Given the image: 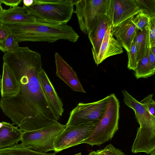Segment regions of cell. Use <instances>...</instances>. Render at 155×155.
<instances>
[{"label":"cell","instance_id":"obj_25","mask_svg":"<svg viewBox=\"0 0 155 155\" xmlns=\"http://www.w3.org/2000/svg\"><path fill=\"white\" fill-rule=\"evenodd\" d=\"M153 95L152 94L148 95L140 102L152 115L155 117V102L153 99Z\"/></svg>","mask_w":155,"mask_h":155},{"label":"cell","instance_id":"obj_14","mask_svg":"<svg viewBox=\"0 0 155 155\" xmlns=\"http://www.w3.org/2000/svg\"><path fill=\"white\" fill-rule=\"evenodd\" d=\"M112 24L106 14L102 17L88 34V37L92 45L93 58L98 54L107 30L112 27Z\"/></svg>","mask_w":155,"mask_h":155},{"label":"cell","instance_id":"obj_5","mask_svg":"<svg viewBox=\"0 0 155 155\" xmlns=\"http://www.w3.org/2000/svg\"><path fill=\"white\" fill-rule=\"evenodd\" d=\"M66 127L59 122L38 130L23 132L21 140L25 147L43 153L54 150V141Z\"/></svg>","mask_w":155,"mask_h":155},{"label":"cell","instance_id":"obj_9","mask_svg":"<svg viewBox=\"0 0 155 155\" xmlns=\"http://www.w3.org/2000/svg\"><path fill=\"white\" fill-rule=\"evenodd\" d=\"M142 11L135 0H108L106 15L113 27Z\"/></svg>","mask_w":155,"mask_h":155},{"label":"cell","instance_id":"obj_24","mask_svg":"<svg viewBox=\"0 0 155 155\" xmlns=\"http://www.w3.org/2000/svg\"><path fill=\"white\" fill-rule=\"evenodd\" d=\"M18 43L13 36L10 34L4 41L3 52L4 53L10 52L18 48Z\"/></svg>","mask_w":155,"mask_h":155},{"label":"cell","instance_id":"obj_16","mask_svg":"<svg viewBox=\"0 0 155 155\" xmlns=\"http://www.w3.org/2000/svg\"><path fill=\"white\" fill-rule=\"evenodd\" d=\"M0 88L2 98L14 96L18 94L19 89L18 82L13 72L4 63Z\"/></svg>","mask_w":155,"mask_h":155},{"label":"cell","instance_id":"obj_18","mask_svg":"<svg viewBox=\"0 0 155 155\" xmlns=\"http://www.w3.org/2000/svg\"><path fill=\"white\" fill-rule=\"evenodd\" d=\"M134 39L137 49V60L138 63L144 56L150 48L148 25L142 31L137 29Z\"/></svg>","mask_w":155,"mask_h":155},{"label":"cell","instance_id":"obj_32","mask_svg":"<svg viewBox=\"0 0 155 155\" xmlns=\"http://www.w3.org/2000/svg\"><path fill=\"white\" fill-rule=\"evenodd\" d=\"M150 48L153 53L155 55V45L152 46Z\"/></svg>","mask_w":155,"mask_h":155},{"label":"cell","instance_id":"obj_26","mask_svg":"<svg viewBox=\"0 0 155 155\" xmlns=\"http://www.w3.org/2000/svg\"><path fill=\"white\" fill-rule=\"evenodd\" d=\"M148 26L150 47L155 45V16L150 17Z\"/></svg>","mask_w":155,"mask_h":155},{"label":"cell","instance_id":"obj_23","mask_svg":"<svg viewBox=\"0 0 155 155\" xmlns=\"http://www.w3.org/2000/svg\"><path fill=\"white\" fill-rule=\"evenodd\" d=\"M128 57L127 68L129 70L134 71L137 64V49L134 40L132 42L130 51L127 52Z\"/></svg>","mask_w":155,"mask_h":155},{"label":"cell","instance_id":"obj_38","mask_svg":"<svg viewBox=\"0 0 155 155\" xmlns=\"http://www.w3.org/2000/svg\"><path fill=\"white\" fill-rule=\"evenodd\" d=\"M3 125V124L2 122H0V128H1Z\"/></svg>","mask_w":155,"mask_h":155},{"label":"cell","instance_id":"obj_27","mask_svg":"<svg viewBox=\"0 0 155 155\" xmlns=\"http://www.w3.org/2000/svg\"><path fill=\"white\" fill-rule=\"evenodd\" d=\"M103 155H126L120 150L115 148L111 144L101 150Z\"/></svg>","mask_w":155,"mask_h":155},{"label":"cell","instance_id":"obj_6","mask_svg":"<svg viewBox=\"0 0 155 155\" xmlns=\"http://www.w3.org/2000/svg\"><path fill=\"white\" fill-rule=\"evenodd\" d=\"M108 0H77L74 13L81 30L88 35L100 19L106 14Z\"/></svg>","mask_w":155,"mask_h":155},{"label":"cell","instance_id":"obj_10","mask_svg":"<svg viewBox=\"0 0 155 155\" xmlns=\"http://www.w3.org/2000/svg\"><path fill=\"white\" fill-rule=\"evenodd\" d=\"M56 75L73 91L86 93L75 72L57 52L55 54Z\"/></svg>","mask_w":155,"mask_h":155},{"label":"cell","instance_id":"obj_1","mask_svg":"<svg viewBox=\"0 0 155 155\" xmlns=\"http://www.w3.org/2000/svg\"><path fill=\"white\" fill-rule=\"evenodd\" d=\"M4 63L13 72L19 86L18 94L2 98L0 107L4 114L24 131L41 129L52 120L58 121L42 89L38 74L42 68L41 54L28 47L4 53Z\"/></svg>","mask_w":155,"mask_h":155},{"label":"cell","instance_id":"obj_31","mask_svg":"<svg viewBox=\"0 0 155 155\" xmlns=\"http://www.w3.org/2000/svg\"><path fill=\"white\" fill-rule=\"evenodd\" d=\"M22 2L23 3V5L29 6L32 4L33 0H23Z\"/></svg>","mask_w":155,"mask_h":155},{"label":"cell","instance_id":"obj_13","mask_svg":"<svg viewBox=\"0 0 155 155\" xmlns=\"http://www.w3.org/2000/svg\"><path fill=\"white\" fill-rule=\"evenodd\" d=\"M112 26L107 30L101 45L98 53L94 60L97 65L107 58L122 53V47L120 42L113 35Z\"/></svg>","mask_w":155,"mask_h":155},{"label":"cell","instance_id":"obj_39","mask_svg":"<svg viewBox=\"0 0 155 155\" xmlns=\"http://www.w3.org/2000/svg\"><path fill=\"white\" fill-rule=\"evenodd\" d=\"M74 155H81V153H77V154H75Z\"/></svg>","mask_w":155,"mask_h":155},{"label":"cell","instance_id":"obj_8","mask_svg":"<svg viewBox=\"0 0 155 155\" xmlns=\"http://www.w3.org/2000/svg\"><path fill=\"white\" fill-rule=\"evenodd\" d=\"M95 125L91 124L66 125L54 141V151L57 153L81 144L90 136Z\"/></svg>","mask_w":155,"mask_h":155},{"label":"cell","instance_id":"obj_11","mask_svg":"<svg viewBox=\"0 0 155 155\" xmlns=\"http://www.w3.org/2000/svg\"><path fill=\"white\" fill-rule=\"evenodd\" d=\"M132 16L112 27L111 32L127 52L129 51L136 33L137 28Z\"/></svg>","mask_w":155,"mask_h":155},{"label":"cell","instance_id":"obj_28","mask_svg":"<svg viewBox=\"0 0 155 155\" xmlns=\"http://www.w3.org/2000/svg\"><path fill=\"white\" fill-rule=\"evenodd\" d=\"M10 34L6 25L0 22V50L2 51L4 41Z\"/></svg>","mask_w":155,"mask_h":155},{"label":"cell","instance_id":"obj_29","mask_svg":"<svg viewBox=\"0 0 155 155\" xmlns=\"http://www.w3.org/2000/svg\"><path fill=\"white\" fill-rule=\"evenodd\" d=\"M2 3L11 8L18 6L22 1L21 0H2Z\"/></svg>","mask_w":155,"mask_h":155},{"label":"cell","instance_id":"obj_19","mask_svg":"<svg viewBox=\"0 0 155 155\" xmlns=\"http://www.w3.org/2000/svg\"><path fill=\"white\" fill-rule=\"evenodd\" d=\"M0 155H55L54 153H43L33 151L21 143L0 149Z\"/></svg>","mask_w":155,"mask_h":155},{"label":"cell","instance_id":"obj_2","mask_svg":"<svg viewBox=\"0 0 155 155\" xmlns=\"http://www.w3.org/2000/svg\"><path fill=\"white\" fill-rule=\"evenodd\" d=\"M5 25L18 43L24 41L52 43L59 40L74 43L79 37L72 27L67 24L53 25L35 22Z\"/></svg>","mask_w":155,"mask_h":155},{"label":"cell","instance_id":"obj_12","mask_svg":"<svg viewBox=\"0 0 155 155\" xmlns=\"http://www.w3.org/2000/svg\"><path fill=\"white\" fill-rule=\"evenodd\" d=\"M38 77L42 89L51 107L56 115L60 118L64 110L61 100L43 69L39 73Z\"/></svg>","mask_w":155,"mask_h":155},{"label":"cell","instance_id":"obj_4","mask_svg":"<svg viewBox=\"0 0 155 155\" xmlns=\"http://www.w3.org/2000/svg\"><path fill=\"white\" fill-rule=\"evenodd\" d=\"M120 107L115 94L109 95L103 117L94 126L90 136L81 144L100 145L111 140L118 129Z\"/></svg>","mask_w":155,"mask_h":155},{"label":"cell","instance_id":"obj_21","mask_svg":"<svg viewBox=\"0 0 155 155\" xmlns=\"http://www.w3.org/2000/svg\"><path fill=\"white\" fill-rule=\"evenodd\" d=\"M144 13L150 17L155 16V0H135Z\"/></svg>","mask_w":155,"mask_h":155},{"label":"cell","instance_id":"obj_15","mask_svg":"<svg viewBox=\"0 0 155 155\" xmlns=\"http://www.w3.org/2000/svg\"><path fill=\"white\" fill-rule=\"evenodd\" d=\"M0 22L4 24L34 23V18L23 7L18 6L4 9L0 15Z\"/></svg>","mask_w":155,"mask_h":155},{"label":"cell","instance_id":"obj_33","mask_svg":"<svg viewBox=\"0 0 155 155\" xmlns=\"http://www.w3.org/2000/svg\"><path fill=\"white\" fill-rule=\"evenodd\" d=\"M95 155H103L101 153V150H98L95 151Z\"/></svg>","mask_w":155,"mask_h":155},{"label":"cell","instance_id":"obj_34","mask_svg":"<svg viewBox=\"0 0 155 155\" xmlns=\"http://www.w3.org/2000/svg\"><path fill=\"white\" fill-rule=\"evenodd\" d=\"M2 0H0V15L2 14L4 10L2 6Z\"/></svg>","mask_w":155,"mask_h":155},{"label":"cell","instance_id":"obj_7","mask_svg":"<svg viewBox=\"0 0 155 155\" xmlns=\"http://www.w3.org/2000/svg\"><path fill=\"white\" fill-rule=\"evenodd\" d=\"M108 98L109 95L95 102L79 103L71 112L66 125H95L101 120L104 114Z\"/></svg>","mask_w":155,"mask_h":155},{"label":"cell","instance_id":"obj_30","mask_svg":"<svg viewBox=\"0 0 155 155\" xmlns=\"http://www.w3.org/2000/svg\"><path fill=\"white\" fill-rule=\"evenodd\" d=\"M148 58L150 64L152 68L155 70V55L149 48Z\"/></svg>","mask_w":155,"mask_h":155},{"label":"cell","instance_id":"obj_17","mask_svg":"<svg viewBox=\"0 0 155 155\" xmlns=\"http://www.w3.org/2000/svg\"><path fill=\"white\" fill-rule=\"evenodd\" d=\"M0 128V149L10 147L21 141L23 132L12 124L2 122Z\"/></svg>","mask_w":155,"mask_h":155},{"label":"cell","instance_id":"obj_37","mask_svg":"<svg viewBox=\"0 0 155 155\" xmlns=\"http://www.w3.org/2000/svg\"><path fill=\"white\" fill-rule=\"evenodd\" d=\"M2 78H1V75H0V88L1 86Z\"/></svg>","mask_w":155,"mask_h":155},{"label":"cell","instance_id":"obj_35","mask_svg":"<svg viewBox=\"0 0 155 155\" xmlns=\"http://www.w3.org/2000/svg\"><path fill=\"white\" fill-rule=\"evenodd\" d=\"M149 155H155V149L153 150Z\"/></svg>","mask_w":155,"mask_h":155},{"label":"cell","instance_id":"obj_36","mask_svg":"<svg viewBox=\"0 0 155 155\" xmlns=\"http://www.w3.org/2000/svg\"><path fill=\"white\" fill-rule=\"evenodd\" d=\"M95 151H93L87 155H95Z\"/></svg>","mask_w":155,"mask_h":155},{"label":"cell","instance_id":"obj_22","mask_svg":"<svg viewBox=\"0 0 155 155\" xmlns=\"http://www.w3.org/2000/svg\"><path fill=\"white\" fill-rule=\"evenodd\" d=\"M150 17L142 11L134 16V21L137 29L142 31L148 25Z\"/></svg>","mask_w":155,"mask_h":155},{"label":"cell","instance_id":"obj_20","mask_svg":"<svg viewBox=\"0 0 155 155\" xmlns=\"http://www.w3.org/2000/svg\"><path fill=\"white\" fill-rule=\"evenodd\" d=\"M149 49L144 56L137 63L134 71V75L137 79L147 78L154 74L155 70L151 66L148 58Z\"/></svg>","mask_w":155,"mask_h":155},{"label":"cell","instance_id":"obj_3","mask_svg":"<svg viewBox=\"0 0 155 155\" xmlns=\"http://www.w3.org/2000/svg\"><path fill=\"white\" fill-rule=\"evenodd\" d=\"M77 0H33L32 4L23 7L36 22L53 25L67 24L74 12Z\"/></svg>","mask_w":155,"mask_h":155}]
</instances>
